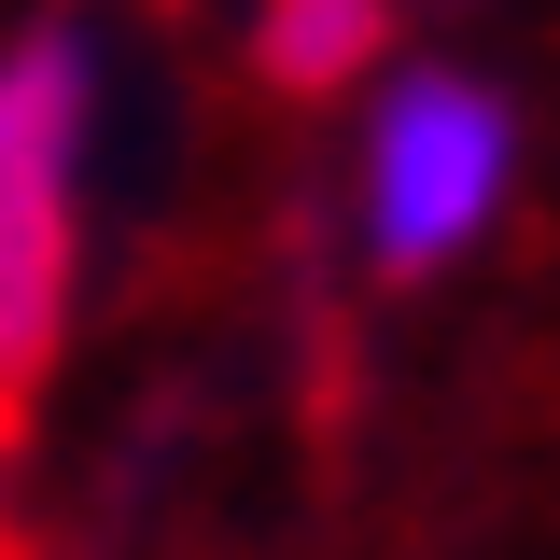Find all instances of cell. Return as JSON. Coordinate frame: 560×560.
I'll return each mask as SVG.
<instances>
[{"label": "cell", "instance_id": "obj_1", "mask_svg": "<svg viewBox=\"0 0 560 560\" xmlns=\"http://www.w3.org/2000/svg\"><path fill=\"white\" fill-rule=\"evenodd\" d=\"M518 197V98L463 57H393L364 84V154H350V210H364V267L434 280L463 267Z\"/></svg>", "mask_w": 560, "mask_h": 560}, {"label": "cell", "instance_id": "obj_2", "mask_svg": "<svg viewBox=\"0 0 560 560\" xmlns=\"http://www.w3.org/2000/svg\"><path fill=\"white\" fill-rule=\"evenodd\" d=\"M84 127H98V57H84L70 14H43L28 43H0V407L70 337V280H84Z\"/></svg>", "mask_w": 560, "mask_h": 560}, {"label": "cell", "instance_id": "obj_3", "mask_svg": "<svg viewBox=\"0 0 560 560\" xmlns=\"http://www.w3.org/2000/svg\"><path fill=\"white\" fill-rule=\"evenodd\" d=\"M253 70L280 98H337L393 70V0H253Z\"/></svg>", "mask_w": 560, "mask_h": 560}]
</instances>
